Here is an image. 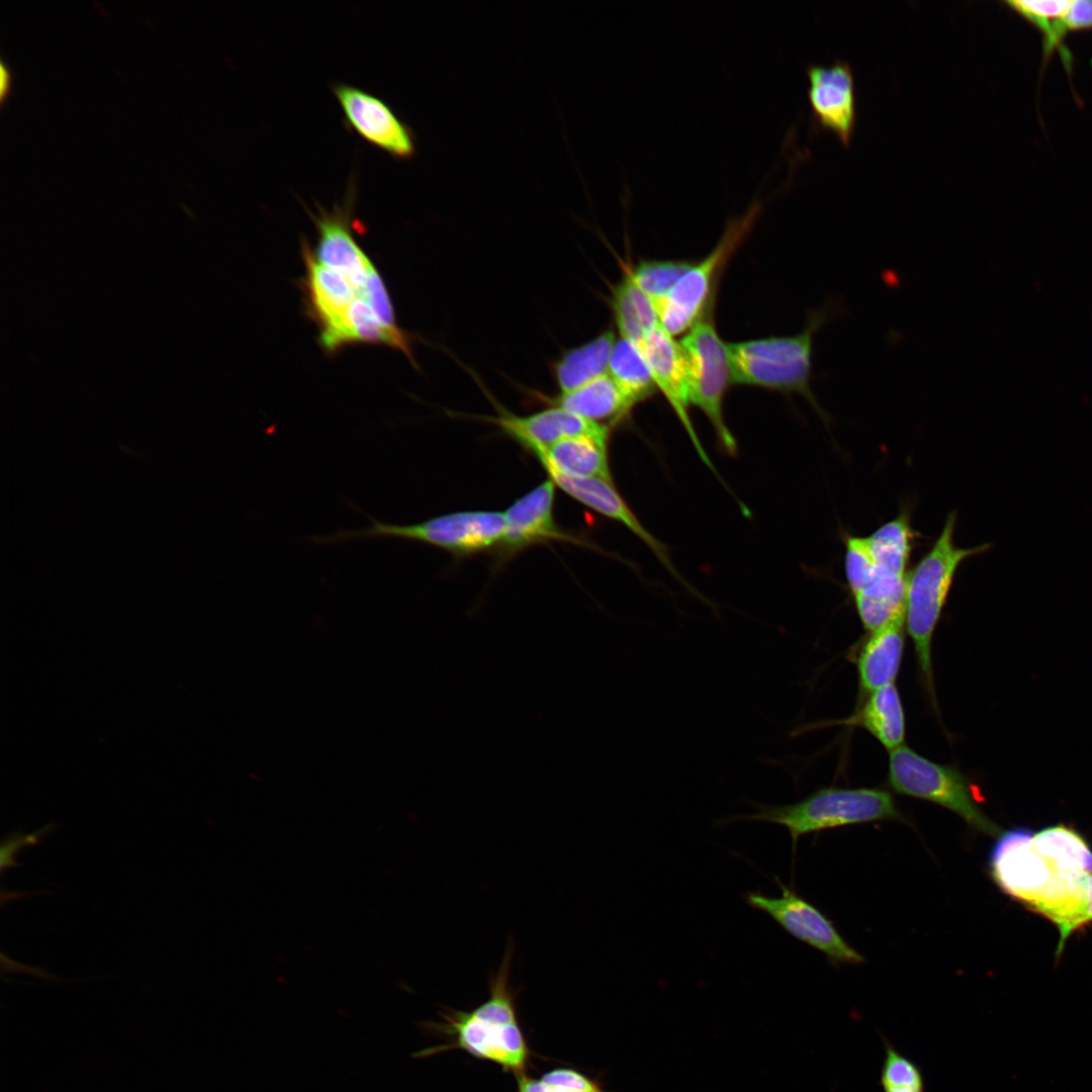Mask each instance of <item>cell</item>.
Instances as JSON below:
<instances>
[{
    "instance_id": "74e56055",
    "label": "cell",
    "mask_w": 1092,
    "mask_h": 1092,
    "mask_svg": "<svg viewBox=\"0 0 1092 1092\" xmlns=\"http://www.w3.org/2000/svg\"><path fill=\"white\" fill-rule=\"evenodd\" d=\"M1088 920H1089V922L1092 921V874L1089 875V911H1088Z\"/></svg>"
},
{
    "instance_id": "8d00e7d4",
    "label": "cell",
    "mask_w": 1092,
    "mask_h": 1092,
    "mask_svg": "<svg viewBox=\"0 0 1092 1092\" xmlns=\"http://www.w3.org/2000/svg\"><path fill=\"white\" fill-rule=\"evenodd\" d=\"M14 86V73L10 66L2 59L0 61V106L4 107L10 97Z\"/></svg>"
},
{
    "instance_id": "4dcf8cb0",
    "label": "cell",
    "mask_w": 1092,
    "mask_h": 1092,
    "mask_svg": "<svg viewBox=\"0 0 1092 1092\" xmlns=\"http://www.w3.org/2000/svg\"><path fill=\"white\" fill-rule=\"evenodd\" d=\"M845 577L852 597L862 592L872 581L876 566L868 537L845 535Z\"/></svg>"
},
{
    "instance_id": "7402d4cb",
    "label": "cell",
    "mask_w": 1092,
    "mask_h": 1092,
    "mask_svg": "<svg viewBox=\"0 0 1092 1092\" xmlns=\"http://www.w3.org/2000/svg\"><path fill=\"white\" fill-rule=\"evenodd\" d=\"M302 251L309 303L323 329L337 323L358 294L346 276L320 263L306 244Z\"/></svg>"
},
{
    "instance_id": "484cf974",
    "label": "cell",
    "mask_w": 1092,
    "mask_h": 1092,
    "mask_svg": "<svg viewBox=\"0 0 1092 1092\" xmlns=\"http://www.w3.org/2000/svg\"><path fill=\"white\" fill-rule=\"evenodd\" d=\"M614 287L611 306L620 337L637 343L659 324L652 300L635 284L627 268Z\"/></svg>"
},
{
    "instance_id": "83f0119b",
    "label": "cell",
    "mask_w": 1092,
    "mask_h": 1092,
    "mask_svg": "<svg viewBox=\"0 0 1092 1092\" xmlns=\"http://www.w3.org/2000/svg\"><path fill=\"white\" fill-rule=\"evenodd\" d=\"M608 373L634 406L654 393L656 386L637 344L620 337L613 345Z\"/></svg>"
},
{
    "instance_id": "7a4b0ae2",
    "label": "cell",
    "mask_w": 1092,
    "mask_h": 1092,
    "mask_svg": "<svg viewBox=\"0 0 1092 1092\" xmlns=\"http://www.w3.org/2000/svg\"><path fill=\"white\" fill-rule=\"evenodd\" d=\"M513 957L510 941L489 979L484 1002L469 1011L448 1010L442 1015L444 1022L439 1028L450 1041L438 1051L459 1049L518 1077L526 1074L532 1053L519 1023L516 992L511 986Z\"/></svg>"
},
{
    "instance_id": "4fadbf2b",
    "label": "cell",
    "mask_w": 1092,
    "mask_h": 1092,
    "mask_svg": "<svg viewBox=\"0 0 1092 1092\" xmlns=\"http://www.w3.org/2000/svg\"><path fill=\"white\" fill-rule=\"evenodd\" d=\"M807 97L817 126L832 132L844 147L853 138L856 119L855 80L848 62L806 66Z\"/></svg>"
},
{
    "instance_id": "7c38bea8",
    "label": "cell",
    "mask_w": 1092,
    "mask_h": 1092,
    "mask_svg": "<svg viewBox=\"0 0 1092 1092\" xmlns=\"http://www.w3.org/2000/svg\"><path fill=\"white\" fill-rule=\"evenodd\" d=\"M1033 832L1025 827L1004 831L989 854V871L996 885L1010 897L1029 905L1050 884L1055 873L1033 849Z\"/></svg>"
},
{
    "instance_id": "603a6c76",
    "label": "cell",
    "mask_w": 1092,
    "mask_h": 1092,
    "mask_svg": "<svg viewBox=\"0 0 1092 1092\" xmlns=\"http://www.w3.org/2000/svg\"><path fill=\"white\" fill-rule=\"evenodd\" d=\"M615 334L606 330L594 339L566 350L552 363L559 393L572 391L608 372Z\"/></svg>"
},
{
    "instance_id": "6da1fadb",
    "label": "cell",
    "mask_w": 1092,
    "mask_h": 1092,
    "mask_svg": "<svg viewBox=\"0 0 1092 1092\" xmlns=\"http://www.w3.org/2000/svg\"><path fill=\"white\" fill-rule=\"evenodd\" d=\"M840 299L809 311L803 330L793 336L727 344L731 382L803 396L827 425L829 416L812 389L813 343L829 322L844 314Z\"/></svg>"
},
{
    "instance_id": "d4e9b609",
    "label": "cell",
    "mask_w": 1092,
    "mask_h": 1092,
    "mask_svg": "<svg viewBox=\"0 0 1092 1092\" xmlns=\"http://www.w3.org/2000/svg\"><path fill=\"white\" fill-rule=\"evenodd\" d=\"M1031 845L1054 873L1092 874L1091 848L1081 835L1065 825L1033 833Z\"/></svg>"
},
{
    "instance_id": "d590c367",
    "label": "cell",
    "mask_w": 1092,
    "mask_h": 1092,
    "mask_svg": "<svg viewBox=\"0 0 1092 1092\" xmlns=\"http://www.w3.org/2000/svg\"><path fill=\"white\" fill-rule=\"evenodd\" d=\"M1064 22L1068 33L1092 29V0L1071 1Z\"/></svg>"
},
{
    "instance_id": "9a60e30c",
    "label": "cell",
    "mask_w": 1092,
    "mask_h": 1092,
    "mask_svg": "<svg viewBox=\"0 0 1092 1092\" xmlns=\"http://www.w3.org/2000/svg\"><path fill=\"white\" fill-rule=\"evenodd\" d=\"M355 197L356 185L352 180L342 205H336L333 210L320 208L317 214H311V217L318 233L313 254L315 259L346 276L358 294L373 264L359 247L351 232V215Z\"/></svg>"
},
{
    "instance_id": "52a82bcc",
    "label": "cell",
    "mask_w": 1092,
    "mask_h": 1092,
    "mask_svg": "<svg viewBox=\"0 0 1092 1092\" xmlns=\"http://www.w3.org/2000/svg\"><path fill=\"white\" fill-rule=\"evenodd\" d=\"M690 403L698 406L711 423L721 449L730 456L737 453V443L723 414L724 396L731 382L727 344L722 341L711 318L701 317L681 338Z\"/></svg>"
},
{
    "instance_id": "277c9868",
    "label": "cell",
    "mask_w": 1092,
    "mask_h": 1092,
    "mask_svg": "<svg viewBox=\"0 0 1092 1092\" xmlns=\"http://www.w3.org/2000/svg\"><path fill=\"white\" fill-rule=\"evenodd\" d=\"M754 811L718 820L719 825L740 821L774 823L788 829L794 849L800 837L852 824L904 819L893 796L878 788H823L787 805L750 802Z\"/></svg>"
},
{
    "instance_id": "5bb4252c",
    "label": "cell",
    "mask_w": 1092,
    "mask_h": 1092,
    "mask_svg": "<svg viewBox=\"0 0 1092 1092\" xmlns=\"http://www.w3.org/2000/svg\"><path fill=\"white\" fill-rule=\"evenodd\" d=\"M636 344L647 362L656 389L662 392L672 407L701 459L709 468L713 469V464L705 452L689 416L691 403L688 370L679 342H676L673 336L658 324ZM713 471L716 473L714 469Z\"/></svg>"
},
{
    "instance_id": "e575fe53",
    "label": "cell",
    "mask_w": 1092,
    "mask_h": 1092,
    "mask_svg": "<svg viewBox=\"0 0 1092 1092\" xmlns=\"http://www.w3.org/2000/svg\"><path fill=\"white\" fill-rule=\"evenodd\" d=\"M50 831L51 825H48L28 835L19 833L8 835L1 845V871L17 867L18 863L14 860L15 855L25 846L37 844Z\"/></svg>"
},
{
    "instance_id": "f1b7e54d",
    "label": "cell",
    "mask_w": 1092,
    "mask_h": 1092,
    "mask_svg": "<svg viewBox=\"0 0 1092 1092\" xmlns=\"http://www.w3.org/2000/svg\"><path fill=\"white\" fill-rule=\"evenodd\" d=\"M693 265L687 260H643L627 270L635 284L654 301L666 296Z\"/></svg>"
},
{
    "instance_id": "4316f807",
    "label": "cell",
    "mask_w": 1092,
    "mask_h": 1092,
    "mask_svg": "<svg viewBox=\"0 0 1092 1092\" xmlns=\"http://www.w3.org/2000/svg\"><path fill=\"white\" fill-rule=\"evenodd\" d=\"M916 537L907 510L880 526L868 536L876 568L908 575L907 565Z\"/></svg>"
},
{
    "instance_id": "8992f818",
    "label": "cell",
    "mask_w": 1092,
    "mask_h": 1092,
    "mask_svg": "<svg viewBox=\"0 0 1092 1092\" xmlns=\"http://www.w3.org/2000/svg\"><path fill=\"white\" fill-rule=\"evenodd\" d=\"M888 782L896 793L948 809L978 831L994 835L999 830L982 812L973 786L963 772L936 763L908 746L890 751Z\"/></svg>"
},
{
    "instance_id": "3957f363",
    "label": "cell",
    "mask_w": 1092,
    "mask_h": 1092,
    "mask_svg": "<svg viewBox=\"0 0 1092 1092\" xmlns=\"http://www.w3.org/2000/svg\"><path fill=\"white\" fill-rule=\"evenodd\" d=\"M957 513L946 517L930 550L908 574L905 600V628L912 639L922 679L935 702L931 643L933 633L960 565L970 557L988 551L990 543L971 548L954 543Z\"/></svg>"
},
{
    "instance_id": "f546056e",
    "label": "cell",
    "mask_w": 1092,
    "mask_h": 1092,
    "mask_svg": "<svg viewBox=\"0 0 1092 1092\" xmlns=\"http://www.w3.org/2000/svg\"><path fill=\"white\" fill-rule=\"evenodd\" d=\"M516 1079L518 1092H606L597 1082L571 1068H555L538 1078L523 1074Z\"/></svg>"
},
{
    "instance_id": "d6986e66",
    "label": "cell",
    "mask_w": 1092,
    "mask_h": 1092,
    "mask_svg": "<svg viewBox=\"0 0 1092 1092\" xmlns=\"http://www.w3.org/2000/svg\"><path fill=\"white\" fill-rule=\"evenodd\" d=\"M535 396L549 406H558L585 421L612 428L633 407L608 372L572 391L553 396L537 393Z\"/></svg>"
},
{
    "instance_id": "1f68e13d",
    "label": "cell",
    "mask_w": 1092,
    "mask_h": 1092,
    "mask_svg": "<svg viewBox=\"0 0 1092 1092\" xmlns=\"http://www.w3.org/2000/svg\"><path fill=\"white\" fill-rule=\"evenodd\" d=\"M881 1082L885 1092H923L919 1069L888 1043Z\"/></svg>"
},
{
    "instance_id": "ffe728a7",
    "label": "cell",
    "mask_w": 1092,
    "mask_h": 1092,
    "mask_svg": "<svg viewBox=\"0 0 1092 1092\" xmlns=\"http://www.w3.org/2000/svg\"><path fill=\"white\" fill-rule=\"evenodd\" d=\"M320 341L323 348L330 352L355 342L383 344L402 352L416 366L408 335L399 328L383 324L359 297L339 322L321 330Z\"/></svg>"
},
{
    "instance_id": "836d02e7",
    "label": "cell",
    "mask_w": 1092,
    "mask_h": 1092,
    "mask_svg": "<svg viewBox=\"0 0 1092 1092\" xmlns=\"http://www.w3.org/2000/svg\"><path fill=\"white\" fill-rule=\"evenodd\" d=\"M1007 8L1022 18L1031 16L1064 17L1071 5L1070 0H1014L1003 2Z\"/></svg>"
},
{
    "instance_id": "ba28073f",
    "label": "cell",
    "mask_w": 1092,
    "mask_h": 1092,
    "mask_svg": "<svg viewBox=\"0 0 1092 1092\" xmlns=\"http://www.w3.org/2000/svg\"><path fill=\"white\" fill-rule=\"evenodd\" d=\"M761 206L760 201H753L745 213L729 219L715 248L694 263L666 296L652 301L658 322L668 334H682L701 318L716 277L751 231Z\"/></svg>"
},
{
    "instance_id": "ac0fdd59",
    "label": "cell",
    "mask_w": 1092,
    "mask_h": 1092,
    "mask_svg": "<svg viewBox=\"0 0 1092 1092\" xmlns=\"http://www.w3.org/2000/svg\"><path fill=\"white\" fill-rule=\"evenodd\" d=\"M612 427L602 425L595 431L563 439L532 455L544 470L565 475L603 478L614 481L609 463V439Z\"/></svg>"
},
{
    "instance_id": "d6a6232c",
    "label": "cell",
    "mask_w": 1092,
    "mask_h": 1092,
    "mask_svg": "<svg viewBox=\"0 0 1092 1092\" xmlns=\"http://www.w3.org/2000/svg\"><path fill=\"white\" fill-rule=\"evenodd\" d=\"M358 297L367 303L383 324L390 328H398L388 291L373 265L368 270L365 282L358 292Z\"/></svg>"
},
{
    "instance_id": "2e32d148",
    "label": "cell",
    "mask_w": 1092,
    "mask_h": 1092,
    "mask_svg": "<svg viewBox=\"0 0 1092 1092\" xmlns=\"http://www.w3.org/2000/svg\"><path fill=\"white\" fill-rule=\"evenodd\" d=\"M545 471L556 487H559L573 499L628 528L649 547L675 578L689 587V584L686 583L673 566L665 545L645 529L615 487L614 481L603 478L574 477L552 469H546Z\"/></svg>"
},
{
    "instance_id": "9c48e42d",
    "label": "cell",
    "mask_w": 1092,
    "mask_h": 1092,
    "mask_svg": "<svg viewBox=\"0 0 1092 1092\" xmlns=\"http://www.w3.org/2000/svg\"><path fill=\"white\" fill-rule=\"evenodd\" d=\"M775 883L781 889L780 897L760 891H748L743 895L745 903L765 913L792 936L824 953L833 964H861L862 956L851 947L837 929L817 907L785 885L778 877Z\"/></svg>"
},
{
    "instance_id": "8fae6325",
    "label": "cell",
    "mask_w": 1092,
    "mask_h": 1092,
    "mask_svg": "<svg viewBox=\"0 0 1092 1092\" xmlns=\"http://www.w3.org/2000/svg\"><path fill=\"white\" fill-rule=\"evenodd\" d=\"M332 91L347 126L359 136L397 160H410L416 155L414 130L382 99L345 83L334 84Z\"/></svg>"
},
{
    "instance_id": "e0dca14e",
    "label": "cell",
    "mask_w": 1092,
    "mask_h": 1092,
    "mask_svg": "<svg viewBox=\"0 0 1092 1092\" xmlns=\"http://www.w3.org/2000/svg\"><path fill=\"white\" fill-rule=\"evenodd\" d=\"M496 415H472L470 418L491 424L528 453L544 450L555 443L598 429L601 424L585 421L558 406L520 416L492 401Z\"/></svg>"
},
{
    "instance_id": "44dd1931",
    "label": "cell",
    "mask_w": 1092,
    "mask_h": 1092,
    "mask_svg": "<svg viewBox=\"0 0 1092 1092\" xmlns=\"http://www.w3.org/2000/svg\"><path fill=\"white\" fill-rule=\"evenodd\" d=\"M905 615L870 633L858 651L859 687L872 693L894 684L904 650Z\"/></svg>"
},
{
    "instance_id": "cb8c5ba5",
    "label": "cell",
    "mask_w": 1092,
    "mask_h": 1092,
    "mask_svg": "<svg viewBox=\"0 0 1092 1092\" xmlns=\"http://www.w3.org/2000/svg\"><path fill=\"white\" fill-rule=\"evenodd\" d=\"M843 723L868 730L890 751L902 746L905 738V715L895 685L891 684L870 693L861 708Z\"/></svg>"
},
{
    "instance_id": "5b68a950",
    "label": "cell",
    "mask_w": 1092,
    "mask_h": 1092,
    "mask_svg": "<svg viewBox=\"0 0 1092 1092\" xmlns=\"http://www.w3.org/2000/svg\"><path fill=\"white\" fill-rule=\"evenodd\" d=\"M347 505L367 517L370 524L360 529H340L331 534L314 535L308 540L318 546H336L352 541L395 538L427 544L465 557L494 553L505 533L504 512L461 511L417 524L396 525L377 520L350 500Z\"/></svg>"
},
{
    "instance_id": "30bf717a",
    "label": "cell",
    "mask_w": 1092,
    "mask_h": 1092,
    "mask_svg": "<svg viewBox=\"0 0 1092 1092\" xmlns=\"http://www.w3.org/2000/svg\"><path fill=\"white\" fill-rule=\"evenodd\" d=\"M555 483L547 478L516 499L505 512V533L494 554L499 563L531 546L551 541L593 548L579 535L562 529L554 518Z\"/></svg>"
}]
</instances>
